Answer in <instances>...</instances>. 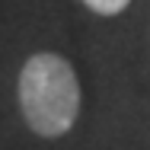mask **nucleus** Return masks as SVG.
Returning <instances> with one entry per match:
<instances>
[{"instance_id": "nucleus-1", "label": "nucleus", "mask_w": 150, "mask_h": 150, "mask_svg": "<svg viewBox=\"0 0 150 150\" xmlns=\"http://www.w3.org/2000/svg\"><path fill=\"white\" fill-rule=\"evenodd\" d=\"M19 109L38 137H61L80 115V83L61 54L38 51L19 74Z\"/></svg>"}, {"instance_id": "nucleus-2", "label": "nucleus", "mask_w": 150, "mask_h": 150, "mask_svg": "<svg viewBox=\"0 0 150 150\" xmlns=\"http://www.w3.org/2000/svg\"><path fill=\"white\" fill-rule=\"evenodd\" d=\"M86 6H90L93 13H99V16H115V13H121L131 0H83Z\"/></svg>"}]
</instances>
